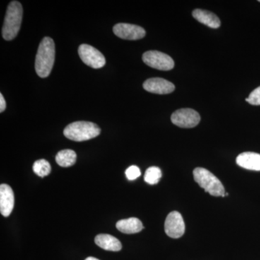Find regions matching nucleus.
I'll list each match as a JSON object with an SVG mask.
<instances>
[{
	"instance_id": "nucleus-10",
	"label": "nucleus",
	"mask_w": 260,
	"mask_h": 260,
	"mask_svg": "<svg viewBox=\"0 0 260 260\" xmlns=\"http://www.w3.org/2000/svg\"><path fill=\"white\" fill-rule=\"evenodd\" d=\"M143 88L150 93L160 94H169L175 90V86L171 82L160 78H150L143 83Z\"/></svg>"
},
{
	"instance_id": "nucleus-14",
	"label": "nucleus",
	"mask_w": 260,
	"mask_h": 260,
	"mask_svg": "<svg viewBox=\"0 0 260 260\" xmlns=\"http://www.w3.org/2000/svg\"><path fill=\"white\" fill-rule=\"evenodd\" d=\"M95 243L107 251H119L122 247L120 241L109 234H99L95 238Z\"/></svg>"
},
{
	"instance_id": "nucleus-21",
	"label": "nucleus",
	"mask_w": 260,
	"mask_h": 260,
	"mask_svg": "<svg viewBox=\"0 0 260 260\" xmlns=\"http://www.w3.org/2000/svg\"><path fill=\"white\" fill-rule=\"evenodd\" d=\"M6 109V102L3 94H0V112H3Z\"/></svg>"
},
{
	"instance_id": "nucleus-17",
	"label": "nucleus",
	"mask_w": 260,
	"mask_h": 260,
	"mask_svg": "<svg viewBox=\"0 0 260 260\" xmlns=\"http://www.w3.org/2000/svg\"><path fill=\"white\" fill-rule=\"evenodd\" d=\"M32 170L40 177H45L51 173V165L45 159H40L34 162Z\"/></svg>"
},
{
	"instance_id": "nucleus-2",
	"label": "nucleus",
	"mask_w": 260,
	"mask_h": 260,
	"mask_svg": "<svg viewBox=\"0 0 260 260\" xmlns=\"http://www.w3.org/2000/svg\"><path fill=\"white\" fill-rule=\"evenodd\" d=\"M23 18V7L18 1L10 3L5 15L3 27V37L5 40L11 41L18 35Z\"/></svg>"
},
{
	"instance_id": "nucleus-11",
	"label": "nucleus",
	"mask_w": 260,
	"mask_h": 260,
	"mask_svg": "<svg viewBox=\"0 0 260 260\" xmlns=\"http://www.w3.org/2000/svg\"><path fill=\"white\" fill-rule=\"evenodd\" d=\"M15 205L14 192L8 184L0 186V212L4 217H8L13 212Z\"/></svg>"
},
{
	"instance_id": "nucleus-4",
	"label": "nucleus",
	"mask_w": 260,
	"mask_h": 260,
	"mask_svg": "<svg viewBox=\"0 0 260 260\" xmlns=\"http://www.w3.org/2000/svg\"><path fill=\"white\" fill-rule=\"evenodd\" d=\"M195 181L205 191L214 197H225V189L220 181L209 171L196 168L193 172Z\"/></svg>"
},
{
	"instance_id": "nucleus-3",
	"label": "nucleus",
	"mask_w": 260,
	"mask_h": 260,
	"mask_svg": "<svg viewBox=\"0 0 260 260\" xmlns=\"http://www.w3.org/2000/svg\"><path fill=\"white\" fill-rule=\"evenodd\" d=\"M100 133L101 129L97 124L83 121L71 123L64 130V135L67 138L76 142L93 139Z\"/></svg>"
},
{
	"instance_id": "nucleus-8",
	"label": "nucleus",
	"mask_w": 260,
	"mask_h": 260,
	"mask_svg": "<svg viewBox=\"0 0 260 260\" xmlns=\"http://www.w3.org/2000/svg\"><path fill=\"white\" fill-rule=\"evenodd\" d=\"M165 232L172 239H179L185 232V224L179 212L173 211L168 215L165 221Z\"/></svg>"
},
{
	"instance_id": "nucleus-16",
	"label": "nucleus",
	"mask_w": 260,
	"mask_h": 260,
	"mask_svg": "<svg viewBox=\"0 0 260 260\" xmlns=\"http://www.w3.org/2000/svg\"><path fill=\"white\" fill-rule=\"evenodd\" d=\"M76 153L70 149L61 150L56 155V161L61 167H72L76 162Z\"/></svg>"
},
{
	"instance_id": "nucleus-1",
	"label": "nucleus",
	"mask_w": 260,
	"mask_h": 260,
	"mask_svg": "<svg viewBox=\"0 0 260 260\" xmlns=\"http://www.w3.org/2000/svg\"><path fill=\"white\" fill-rule=\"evenodd\" d=\"M55 59V44L52 39L45 37L40 43L36 57L35 68L40 78H47L50 75Z\"/></svg>"
},
{
	"instance_id": "nucleus-9",
	"label": "nucleus",
	"mask_w": 260,
	"mask_h": 260,
	"mask_svg": "<svg viewBox=\"0 0 260 260\" xmlns=\"http://www.w3.org/2000/svg\"><path fill=\"white\" fill-rule=\"evenodd\" d=\"M114 34L120 39L125 40H138L145 37V29L138 25L128 23H119L113 28Z\"/></svg>"
},
{
	"instance_id": "nucleus-18",
	"label": "nucleus",
	"mask_w": 260,
	"mask_h": 260,
	"mask_svg": "<svg viewBox=\"0 0 260 260\" xmlns=\"http://www.w3.org/2000/svg\"><path fill=\"white\" fill-rule=\"evenodd\" d=\"M162 177V173L158 167H151L148 168L145 172L144 180L149 184H158Z\"/></svg>"
},
{
	"instance_id": "nucleus-23",
	"label": "nucleus",
	"mask_w": 260,
	"mask_h": 260,
	"mask_svg": "<svg viewBox=\"0 0 260 260\" xmlns=\"http://www.w3.org/2000/svg\"><path fill=\"white\" fill-rule=\"evenodd\" d=\"M259 3H260V0H259Z\"/></svg>"
},
{
	"instance_id": "nucleus-13",
	"label": "nucleus",
	"mask_w": 260,
	"mask_h": 260,
	"mask_svg": "<svg viewBox=\"0 0 260 260\" xmlns=\"http://www.w3.org/2000/svg\"><path fill=\"white\" fill-rule=\"evenodd\" d=\"M116 229L126 234H133L139 233L144 229L141 220L137 218H129L119 220L116 223Z\"/></svg>"
},
{
	"instance_id": "nucleus-12",
	"label": "nucleus",
	"mask_w": 260,
	"mask_h": 260,
	"mask_svg": "<svg viewBox=\"0 0 260 260\" xmlns=\"http://www.w3.org/2000/svg\"><path fill=\"white\" fill-rule=\"evenodd\" d=\"M237 164L239 167L251 171H260V154L245 152L238 155Z\"/></svg>"
},
{
	"instance_id": "nucleus-19",
	"label": "nucleus",
	"mask_w": 260,
	"mask_h": 260,
	"mask_svg": "<svg viewBox=\"0 0 260 260\" xmlns=\"http://www.w3.org/2000/svg\"><path fill=\"white\" fill-rule=\"evenodd\" d=\"M126 177L130 181L135 180L141 175L139 168L136 166H131L126 169L125 172Z\"/></svg>"
},
{
	"instance_id": "nucleus-15",
	"label": "nucleus",
	"mask_w": 260,
	"mask_h": 260,
	"mask_svg": "<svg viewBox=\"0 0 260 260\" xmlns=\"http://www.w3.org/2000/svg\"><path fill=\"white\" fill-rule=\"evenodd\" d=\"M192 16L200 23L204 24L210 28H218L220 27V19L211 12L196 9L192 12Z\"/></svg>"
},
{
	"instance_id": "nucleus-22",
	"label": "nucleus",
	"mask_w": 260,
	"mask_h": 260,
	"mask_svg": "<svg viewBox=\"0 0 260 260\" xmlns=\"http://www.w3.org/2000/svg\"><path fill=\"white\" fill-rule=\"evenodd\" d=\"M85 260H99L97 259V258L93 257V256H89V257L86 258Z\"/></svg>"
},
{
	"instance_id": "nucleus-6",
	"label": "nucleus",
	"mask_w": 260,
	"mask_h": 260,
	"mask_svg": "<svg viewBox=\"0 0 260 260\" xmlns=\"http://www.w3.org/2000/svg\"><path fill=\"white\" fill-rule=\"evenodd\" d=\"M78 54L85 64L94 69L102 68L106 64L105 57L102 53L88 44L80 45L78 49Z\"/></svg>"
},
{
	"instance_id": "nucleus-7",
	"label": "nucleus",
	"mask_w": 260,
	"mask_h": 260,
	"mask_svg": "<svg viewBox=\"0 0 260 260\" xmlns=\"http://www.w3.org/2000/svg\"><path fill=\"white\" fill-rule=\"evenodd\" d=\"M173 124L181 128H192L199 124V113L191 109H181L173 113L171 117Z\"/></svg>"
},
{
	"instance_id": "nucleus-20",
	"label": "nucleus",
	"mask_w": 260,
	"mask_h": 260,
	"mask_svg": "<svg viewBox=\"0 0 260 260\" xmlns=\"http://www.w3.org/2000/svg\"><path fill=\"white\" fill-rule=\"evenodd\" d=\"M246 101L251 105H260V86L254 89Z\"/></svg>"
},
{
	"instance_id": "nucleus-5",
	"label": "nucleus",
	"mask_w": 260,
	"mask_h": 260,
	"mask_svg": "<svg viewBox=\"0 0 260 260\" xmlns=\"http://www.w3.org/2000/svg\"><path fill=\"white\" fill-rule=\"evenodd\" d=\"M143 60L150 68L159 70H172L174 61L170 56L158 51H148L143 55Z\"/></svg>"
}]
</instances>
